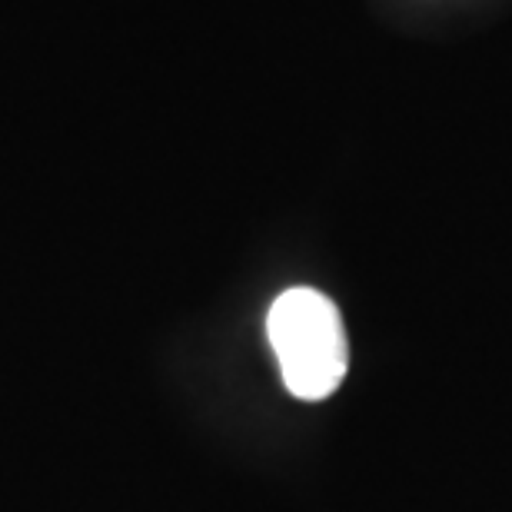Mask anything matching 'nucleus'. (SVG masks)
Returning <instances> with one entry per match:
<instances>
[{"label":"nucleus","mask_w":512,"mask_h":512,"mask_svg":"<svg viewBox=\"0 0 512 512\" xmlns=\"http://www.w3.org/2000/svg\"><path fill=\"white\" fill-rule=\"evenodd\" d=\"M266 336L280 360L283 383L293 396L316 403L343 383L350 346H346L340 310L330 296L310 286L280 293L266 316Z\"/></svg>","instance_id":"obj_1"}]
</instances>
